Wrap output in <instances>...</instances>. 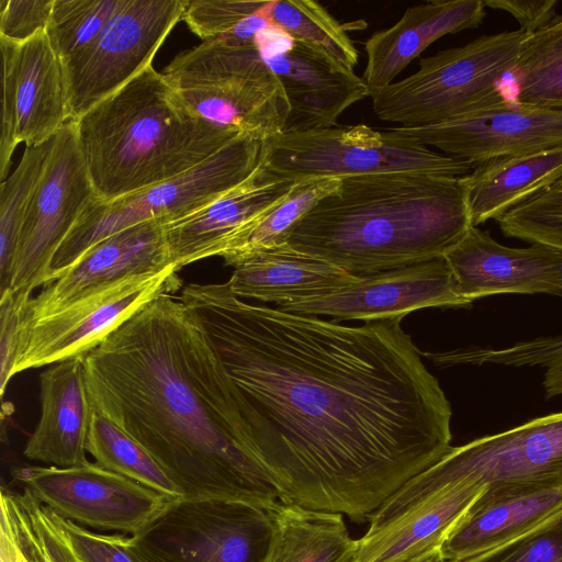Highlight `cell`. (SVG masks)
Returning a JSON list of instances; mask_svg holds the SVG:
<instances>
[{"label":"cell","mask_w":562,"mask_h":562,"mask_svg":"<svg viewBox=\"0 0 562 562\" xmlns=\"http://www.w3.org/2000/svg\"><path fill=\"white\" fill-rule=\"evenodd\" d=\"M233 382L241 439L281 502L362 522L452 447L451 406L402 318L348 326L247 303L227 283L179 297Z\"/></svg>","instance_id":"cell-1"},{"label":"cell","mask_w":562,"mask_h":562,"mask_svg":"<svg viewBox=\"0 0 562 562\" xmlns=\"http://www.w3.org/2000/svg\"><path fill=\"white\" fill-rule=\"evenodd\" d=\"M95 412L135 439L183 497L271 510L281 492L240 435L236 390L196 314L161 294L85 356Z\"/></svg>","instance_id":"cell-2"},{"label":"cell","mask_w":562,"mask_h":562,"mask_svg":"<svg viewBox=\"0 0 562 562\" xmlns=\"http://www.w3.org/2000/svg\"><path fill=\"white\" fill-rule=\"evenodd\" d=\"M471 226L461 178L376 173L341 178L285 243L360 277L442 257Z\"/></svg>","instance_id":"cell-3"},{"label":"cell","mask_w":562,"mask_h":562,"mask_svg":"<svg viewBox=\"0 0 562 562\" xmlns=\"http://www.w3.org/2000/svg\"><path fill=\"white\" fill-rule=\"evenodd\" d=\"M74 122L101 201L177 177L240 135L194 113L153 66Z\"/></svg>","instance_id":"cell-4"},{"label":"cell","mask_w":562,"mask_h":562,"mask_svg":"<svg viewBox=\"0 0 562 562\" xmlns=\"http://www.w3.org/2000/svg\"><path fill=\"white\" fill-rule=\"evenodd\" d=\"M530 36L520 29L483 35L422 58L415 74L370 93L373 112L420 127L499 104L507 100L502 82Z\"/></svg>","instance_id":"cell-5"},{"label":"cell","mask_w":562,"mask_h":562,"mask_svg":"<svg viewBox=\"0 0 562 562\" xmlns=\"http://www.w3.org/2000/svg\"><path fill=\"white\" fill-rule=\"evenodd\" d=\"M485 486L484 495L562 487V412L531 419L503 432L474 439L424 470L371 517L376 527L449 485Z\"/></svg>","instance_id":"cell-6"},{"label":"cell","mask_w":562,"mask_h":562,"mask_svg":"<svg viewBox=\"0 0 562 562\" xmlns=\"http://www.w3.org/2000/svg\"><path fill=\"white\" fill-rule=\"evenodd\" d=\"M164 74L182 101L214 124L263 142L284 131L288 99L254 42L202 41Z\"/></svg>","instance_id":"cell-7"},{"label":"cell","mask_w":562,"mask_h":562,"mask_svg":"<svg viewBox=\"0 0 562 562\" xmlns=\"http://www.w3.org/2000/svg\"><path fill=\"white\" fill-rule=\"evenodd\" d=\"M262 148L263 140L240 134L177 177L112 201L97 198L56 250L48 283L115 233L148 221L172 222L210 204L259 167Z\"/></svg>","instance_id":"cell-8"},{"label":"cell","mask_w":562,"mask_h":562,"mask_svg":"<svg viewBox=\"0 0 562 562\" xmlns=\"http://www.w3.org/2000/svg\"><path fill=\"white\" fill-rule=\"evenodd\" d=\"M261 162L294 182L394 172L462 178L474 167L420 145L395 127L379 131L364 124L278 134L263 142Z\"/></svg>","instance_id":"cell-9"},{"label":"cell","mask_w":562,"mask_h":562,"mask_svg":"<svg viewBox=\"0 0 562 562\" xmlns=\"http://www.w3.org/2000/svg\"><path fill=\"white\" fill-rule=\"evenodd\" d=\"M274 525L268 509L221 498L179 497L128 537L137 562H269Z\"/></svg>","instance_id":"cell-10"},{"label":"cell","mask_w":562,"mask_h":562,"mask_svg":"<svg viewBox=\"0 0 562 562\" xmlns=\"http://www.w3.org/2000/svg\"><path fill=\"white\" fill-rule=\"evenodd\" d=\"M181 285L178 270L170 267L103 284L52 313L23 321L13 375L85 357L148 302Z\"/></svg>","instance_id":"cell-11"},{"label":"cell","mask_w":562,"mask_h":562,"mask_svg":"<svg viewBox=\"0 0 562 562\" xmlns=\"http://www.w3.org/2000/svg\"><path fill=\"white\" fill-rule=\"evenodd\" d=\"M97 198L76 124L69 121L54 137L19 235L8 288L20 302L26 304L35 289L48 283L56 250Z\"/></svg>","instance_id":"cell-12"},{"label":"cell","mask_w":562,"mask_h":562,"mask_svg":"<svg viewBox=\"0 0 562 562\" xmlns=\"http://www.w3.org/2000/svg\"><path fill=\"white\" fill-rule=\"evenodd\" d=\"M188 0H122L97 40L64 65L70 121L151 66Z\"/></svg>","instance_id":"cell-13"},{"label":"cell","mask_w":562,"mask_h":562,"mask_svg":"<svg viewBox=\"0 0 562 562\" xmlns=\"http://www.w3.org/2000/svg\"><path fill=\"white\" fill-rule=\"evenodd\" d=\"M13 476L60 517L130 535L172 499L90 461L67 468L26 465L15 469Z\"/></svg>","instance_id":"cell-14"},{"label":"cell","mask_w":562,"mask_h":562,"mask_svg":"<svg viewBox=\"0 0 562 562\" xmlns=\"http://www.w3.org/2000/svg\"><path fill=\"white\" fill-rule=\"evenodd\" d=\"M2 116L0 179L15 147L42 145L70 121L64 65L46 32L24 42L0 40Z\"/></svg>","instance_id":"cell-15"},{"label":"cell","mask_w":562,"mask_h":562,"mask_svg":"<svg viewBox=\"0 0 562 562\" xmlns=\"http://www.w3.org/2000/svg\"><path fill=\"white\" fill-rule=\"evenodd\" d=\"M254 44L288 99L290 112L283 133L334 126L345 110L370 97L353 70L272 24L255 36Z\"/></svg>","instance_id":"cell-16"},{"label":"cell","mask_w":562,"mask_h":562,"mask_svg":"<svg viewBox=\"0 0 562 562\" xmlns=\"http://www.w3.org/2000/svg\"><path fill=\"white\" fill-rule=\"evenodd\" d=\"M395 130L474 166L497 157L562 149V109L505 100L438 124Z\"/></svg>","instance_id":"cell-17"},{"label":"cell","mask_w":562,"mask_h":562,"mask_svg":"<svg viewBox=\"0 0 562 562\" xmlns=\"http://www.w3.org/2000/svg\"><path fill=\"white\" fill-rule=\"evenodd\" d=\"M471 305L456 289L445 257L360 276L331 292L283 304L278 308L334 321L375 322L403 318L425 307Z\"/></svg>","instance_id":"cell-18"},{"label":"cell","mask_w":562,"mask_h":562,"mask_svg":"<svg viewBox=\"0 0 562 562\" xmlns=\"http://www.w3.org/2000/svg\"><path fill=\"white\" fill-rule=\"evenodd\" d=\"M465 301L496 294L562 295V251L543 244L514 248L471 226L443 256Z\"/></svg>","instance_id":"cell-19"},{"label":"cell","mask_w":562,"mask_h":562,"mask_svg":"<svg viewBox=\"0 0 562 562\" xmlns=\"http://www.w3.org/2000/svg\"><path fill=\"white\" fill-rule=\"evenodd\" d=\"M164 224L144 222L95 244L27 302L23 321L52 313L103 284L175 267Z\"/></svg>","instance_id":"cell-20"},{"label":"cell","mask_w":562,"mask_h":562,"mask_svg":"<svg viewBox=\"0 0 562 562\" xmlns=\"http://www.w3.org/2000/svg\"><path fill=\"white\" fill-rule=\"evenodd\" d=\"M295 183L270 172L261 162L245 181L210 204L165 223L166 241L176 269L221 257L238 232L283 199Z\"/></svg>","instance_id":"cell-21"},{"label":"cell","mask_w":562,"mask_h":562,"mask_svg":"<svg viewBox=\"0 0 562 562\" xmlns=\"http://www.w3.org/2000/svg\"><path fill=\"white\" fill-rule=\"evenodd\" d=\"M41 416L23 454L67 468L88 463L87 443L94 408L88 392L85 357L50 364L40 374Z\"/></svg>","instance_id":"cell-22"},{"label":"cell","mask_w":562,"mask_h":562,"mask_svg":"<svg viewBox=\"0 0 562 562\" xmlns=\"http://www.w3.org/2000/svg\"><path fill=\"white\" fill-rule=\"evenodd\" d=\"M485 15L482 0H432L407 8L394 25L364 43L367 64L361 78L369 92L392 83L438 38L477 27Z\"/></svg>","instance_id":"cell-23"},{"label":"cell","mask_w":562,"mask_h":562,"mask_svg":"<svg viewBox=\"0 0 562 562\" xmlns=\"http://www.w3.org/2000/svg\"><path fill=\"white\" fill-rule=\"evenodd\" d=\"M485 486L458 483L446 486L357 540L353 562H408L442 543Z\"/></svg>","instance_id":"cell-24"},{"label":"cell","mask_w":562,"mask_h":562,"mask_svg":"<svg viewBox=\"0 0 562 562\" xmlns=\"http://www.w3.org/2000/svg\"><path fill=\"white\" fill-rule=\"evenodd\" d=\"M234 268L226 282L239 299L278 306L322 295L350 284L357 277L286 243L224 260Z\"/></svg>","instance_id":"cell-25"},{"label":"cell","mask_w":562,"mask_h":562,"mask_svg":"<svg viewBox=\"0 0 562 562\" xmlns=\"http://www.w3.org/2000/svg\"><path fill=\"white\" fill-rule=\"evenodd\" d=\"M483 493L442 543V561H460L494 550L562 512V487L490 496Z\"/></svg>","instance_id":"cell-26"},{"label":"cell","mask_w":562,"mask_h":562,"mask_svg":"<svg viewBox=\"0 0 562 562\" xmlns=\"http://www.w3.org/2000/svg\"><path fill=\"white\" fill-rule=\"evenodd\" d=\"M562 177V149L497 157L461 178L473 226L498 220Z\"/></svg>","instance_id":"cell-27"},{"label":"cell","mask_w":562,"mask_h":562,"mask_svg":"<svg viewBox=\"0 0 562 562\" xmlns=\"http://www.w3.org/2000/svg\"><path fill=\"white\" fill-rule=\"evenodd\" d=\"M269 512L274 525L269 562H353L357 540L342 514L282 502Z\"/></svg>","instance_id":"cell-28"},{"label":"cell","mask_w":562,"mask_h":562,"mask_svg":"<svg viewBox=\"0 0 562 562\" xmlns=\"http://www.w3.org/2000/svg\"><path fill=\"white\" fill-rule=\"evenodd\" d=\"M0 505V531L12 543L13 562H80L56 514L31 492L2 490Z\"/></svg>","instance_id":"cell-29"},{"label":"cell","mask_w":562,"mask_h":562,"mask_svg":"<svg viewBox=\"0 0 562 562\" xmlns=\"http://www.w3.org/2000/svg\"><path fill=\"white\" fill-rule=\"evenodd\" d=\"M506 79L508 100L562 109V14L531 34Z\"/></svg>","instance_id":"cell-30"},{"label":"cell","mask_w":562,"mask_h":562,"mask_svg":"<svg viewBox=\"0 0 562 562\" xmlns=\"http://www.w3.org/2000/svg\"><path fill=\"white\" fill-rule=\"evenodd\" d=\"M340 184L339 178L318 177L297 181L273 206L238 232L221 257L235 256L284 244L293 226L323 198Z\"/></svg>","instance_id":"cell-31"},{"label":"cell","mask_w":562,"mask_h":562,"mask_svg":"<svg viewBox=\"0 0 562 562\" xmlns=\"http://www.w3.org/2000/svg\"><path fill=\"white\" fill-rule=\"evenodd\" d=\"M87 451L95 462L169 498L183 497L176 483L135 439L112 420L93 412Z\"/></svg>","instance_id":"cell-32"},{"label":"cell","mask_w":562,"mask_h":562,"mask_svg":"<svg viewBox=\"0 0 562 562\" xmlns=\"http://www.w3.org/2000/svg\"><path fill=\"white\" fill-rule=\"evenodd\" d=\"M268 16L276 27L294 40L315 46L353 70L359 53L340 24L322 4L312 0L270 1Z\"/></svg>","instance_id":"cell-33"},{"label":"cell","mask_w":562,"mask_h":562,"mask_svg":"<svg viewBox=\"0 0 562 562\" xmlns=\"http://www.w3.org/2000/svg\"><path fill=\"white\" fill-rule=\"evenodd\" d=\"M54 137L42 145L25 147L18 167L0 183L1 291L9 286L19 235L34 190L52 151Z\"/></svg>","instance_id":"cell-34"},{"label":"cell","mask_w":562,"mask_h":562,"mask_svg":"<svg viewBox=\"0 0 562 562\" xmlns=\"http://www.w3.org/2000/svg\"><path fill=\"white\" fill-rule=\"evenodd\" d=\"M445 364L537 366L544 369L543 390L547 398L562 395V337L522 340L504 348L472 347L447 351Z\"/></svg>","instance_id":"cell-35"},{"label":"cell","mask_w":562,"mask_h":562,"mask_svg":"<svg viewBox=\"0 0 562 562\" xmlns=\"http://www.w3.org/2000/svg\"><path fill=\"white\" fill-rule=\"evenodd\" d=\"M122 0H54L46 30L65 64L88 48L116 12Z\"/></svg>","instance_id":"cell-36"},{"label":"cell","mask_w":562,"mask_h":562,"mask_svg":"<svg viewBox=\"0 0 562 562\" xmlns=\"http://www.w3.org/2000/svg\"><path fill=\"white\" fill-rule=\"evenodd\" d=\"M497 222L506 236L562 251V177Z\"/></svg>","instance_id":"cell-37"},{"label":"cell","mask_w":562,"mask_h":562,"mask_svg":"<svg viewBox=\"0 0 562 562\" xmlns=\"http://www.w3.org/2000/svg\"><path fill=\"white\" fill-rule=\"evenodd\" d=\"M442 562H562V512L494 550L460 561Z\"/></svg>","instance_id":"cell-38"},{"label":"cell","mask_w":562,"mask_h":562,"mask_svg":"<svg viewBox=\"0 0 562 562\" xmlns=\"http://www.w3.org/2000/svg\"><path fill=\"white\" fill-rule=\"evenodd\" d=\"M266 3L260 0H188L182 20L206 41L228 33Z\"/></svg>","instance_id":"cell-39"},{"label":"cell","mask_w":562,"mask_h":562,"mask_svg":"<svg viewBox=\"0 0 562 562\" xmlns=\"http://www.w3.org/2000/svg\"><path fill=\"white\" fill-rule=\"evenodd\" d=\"M56 517L80 562H137L130 549L128 537L98 533L57 514Z\"/></svg>","instance_id":"cell-40"},{"label":"cell","mask_w":562,"mask_h":562,"mask_svg":"<svg viewBox=\"0 0 562 562\" xmlns=\"http://www.w3.org/2000/svg\"><path fill=\"white\" fill-rule=\"evenodd\" d=\"M54 0H0V40L24 42L46 32Z\"/></svg>","instance_id":"cell-41"},{"label":"cell","mask_w":562,"mask_h":562,"mask_svg":"<svg viewBox=\"0 0 562 562\" xmlns=\"http://www.w3.org/2000/svg\"><path fill=\"white\" fill-rule=\"evenodd\" d=\"M22 304L11 289L1 291L0 299V394L3 397L7 385L12 379L19 359L23 310Z\"/></svg>","instance_id":"cell-42"},{"label":"cell","mask_w":562,"mask_h":562,"mask_svg":"<svg viewBox=\"0 0 562 562\" xmlns=\"http://www.w3.org/2000/svg\"><path fill=\"white\" fill-rule=\"evenodd\" d=\"M484 4L510 13L519 29L531 34L558 14L557 0H485Z\"/></svg>","instance_id":"cell-43"},{"label":"cell","mask_w":562,"mask_h":562,"mask_svg":"<svg viewBox=\"0 0 562 562\" xmlns=\"http://www.w3.org/2000/svg\"><path fill=\"white\" fill-rule=\"evenodd\" d=\"M408 562H442V555L440 548L430 551L419 558H416Z\"/></svg>","instance_id":"cell-44"}]
</instances>
